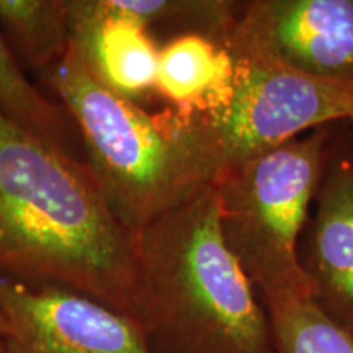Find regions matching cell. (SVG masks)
I'll use <instances>...</instances> for the list:
<instances>
[{
    "mask_svg": "<svg viewBox=\"0 0 353 353\" xmlns=\"http://www.w3.org/2000/svg\"><path fill=\"white\" fill-rule=\"evenodd\" d=\"M0 273L64 286L131 314L136 234L108 208L85 162L2 113Z\"/></svg>",
    "mask_w": 353,
    "mask_h": 353,
    "instance_id": "cell-1",
    "label": "cell"
},
{
    "mask_svg": "<svg viewBox=\"0 0 353 353\" xmlns=\"http://www.w3.org/2000/svg\"><path fill=\"white\" fill-rule=\"evenodd\" d=\"M130 317L156 353H276L267 309L221 232L213 185L136 232Z\"/></svg>",
    "mask_w": 353,
    "mask_h": 353,
    "instance_id": "cell-2",
    "label": "cell"
},
{
    "mask_svg": "<svg viewBox=\"0 0 353 353\" xmlns=\"http://www.w3.org/2000/svg\"><path fill=\"white\" fill-rule=\"evenodd\" d=\"M44 77L81 136L101 196L131 232L179 208L223 170L201 114L148 112L97 81L72 46Z\"/></svg>",
    "mask_w": 353,
    "mask_h": 353,
    "instance_id": "cell-3",
    "label": "cell"
},
{
    "mask_svg": "<svg viewBox=\"0 0 353 353\" xmlns=\"http://www.w3.org/2000/svg\"><path fill=\"white\" fill-rule=\"evenodd\" d=\"M341 125L316 128L229 165L214 180L221 232L265 307L314 299L299 242L325 152Z\"/></svg>",
    "mask_w": 353,
    "mask_h": 353,
    "instance_id": "cell-4",
    "label": "cell"
},
{
    "mask_svg": "<svg viewBox=\"0 0 353 353\" xmlns=\"http://www.w3.org/2000/svg\"><path fill=\"white\" fill-rule=\"evenodd\" d=\"M231 90L201 114L223 157V169L316 128L353 123V85L319 81L272 65L234 61Z\"/></svg>",
    "mask_w": 353,
    "mask_h": 353,
    "instance_id": "cell-5",
    "label": "cell"
},
{
    "mask_svg": "<svg viewBox=\"0 0 353 353\" xmlns=\"http://www.w3.org/2000/svg\"><path fill=\"white\" fill-rule=\"evenodd\" d=\"M228 51L234 61L353 85V0L239 2Z\"/></svg>",
    "mask_w": 353,
    "mask_h": 353,
    "instance_id": "cell-6",
    "label": "cell"
},
{
    "mask_svg": "<svg viewBox=\"0 0 353 353\" xmlns=\"http://www.w3.org/2000/svg\"><path fill=\"white\" fill-rule=\"evenodd\" d=\"M8 353H156L134 321L87 294L0 273Z\"/></svg>",
    "mask_w": 353,
    "mask_h": 353,
    "instance_id": "cell-7",
    "label": "cell"
},
{
    "mask_svg": "<svg viewBox=\"0 0 353 353\" xmlns=\"http://www.w3.org/2000/svg\"><path fill=\"white\" fill-rule=\"evenodd\" d=\"M299 260L314 286V301L353 337V130L342 123L330 141Z\"/></svg>",
    "mask_w": 353,
    "mask_h": 353,
    "instance_id": "cell-8",
    "label": "cell"
},
{
    "mask_svg": "<svg viewBox=\"0 0 353 353\" xmlns=\"http://www.w3.org/2000/svg\"><path fill=\"white\" fill-rule=\"evenodd\" d=\"M70 46L97 81L134 100L156 90L159 44L107 0H68Z\"/></svg>",
    "mask_w": 353,
    "mask_h": 353,
    "instance_id": "cell-9",
    "label": "cell"
},
{
    "mask_svg": "<svg viewBox=\"0 0 353 353\" xmlns=\"http://www.w3.org/2000/svg\"><path fill=\"white\" fill-rule=\"evenodd\" d=\"M232 72L226 48L196 34L179 37L159 50L156 92L179 112L206 114L228 99Z\"/></svg>",
    "mask_w": 353,
    "mask_h": 353,
    "instance_id": "cell-10",
    "label": "cell"
},
{
    "mask_svg": "<svg viewBox=\"0 0 353 353\" xmlns=\"http://www.w3.org/2000/svg\"><path fill=\"white\" fill-rule=\"evenodd\" d=\"M108 7L143 26L159 44L196 34L226 48L239 2L226 0H107ZM161 48V46H159Z\"/></svg>",
    "mask_w": 353,
    "mask_h": 353,
    "instance_id": "cell-11",
    "label": "cell"
},
{
    "mask_svg": "<svg viewBox=\"0 0 353 353\" xmlns=\"http://www.w3.org/2000/svg\"><path fill=\"white\" fill-rule=\"evenodd\" d=\"M0 32L26 64L46 74L70 46L68 0H0Z\"/></svg>",
    "mask_w": 353,
    "mask_h": 353,
    "instance_id": "cell-12",
    "label": "cell"
},
{
    "mask_svg": "<svg viewBox=\"0 0 353 353\" xmlns=\"http://www.w3.org/2000/svg\"><path fill=\"white\" fill-rule=\"evenodd\" d=\"M0 113L30 134L54 145L68 156L77 132L63 105L44 97L20 68L12 48L0 32Z\"/></svg>",
    "mask_w": 353,
    "mask_h": 353,
    "instance_id": "cell-13",
    "label": "cell"
},
{
    "mask_svg": "<svg viewBox=\"0 0 353 353\" xmlns=\"http://www.w3.org/2000/svg\"><path fill=\"white\" fill-rule=\"evenodd\" d=\"M276 353H353V337L321 311L312 299L265 307Z\"/></svg>",
    "mask_w": 353,
    "mask_h": 353,
    "instance_id": "cell-14",
    "label": "cell"
},
{
    "mask_svg": "<svg viewBox=\"0 0 353 353\" xmlns=\"http://www.w3.org/2000/svg\"><path fill=\"white\" fill-rule=\"evenodd\" d=\"M0 353H8V334L3 316L0 314Z\"/></svg>",
    "mask_w": 353,
    "mask_h": 353,
    "instance_id": "cell-15",
    "label": "cell"
},
{
    "mask_svg": "<svg viewBox=\"0 0 353 353\" xmlns=\"http://www.w3.org/2000/svg\"><path fill=\"white\" fill-rule=\"evenodd\" d=\"M350 126H352V130H353V123H350Z\"/></svg>",
    "mask_w": 353,
    "mask_h": 353,
    "instance_id": "cell-16",
    "label": "cell"
}]
</instances>
